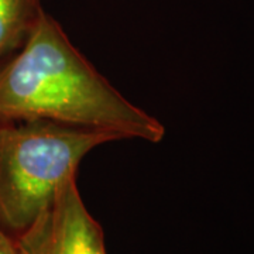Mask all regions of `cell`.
Segmentation results:
<instances>
[{
	"mask_svg": "<svg viewBox=\"0 0 254 254\" xmlns=\"http://www.w3.org/2000/svg\"><path fill=\"white\" fill-rule=\"evenodd\" d=\"M46 120L160 143L164 126L110 85L43 11L17 53L0 65V126Z\"/></svg>",
	"mask_w": 254,
	"mask_h": 254,
	"instance_id": "6da1fadb",
	"label": "cell"
},
{
	"mask_svg": "<svg viewBox=\"0 0 254 254\" xmlns=\"http://www.w3.org/2000/svg\"><path fill=\"white\" fill-rule=\"evenodd\" d=\"M123 137L46 120L0 126V227L17 236L54 200L95 147Z\"/></svg>",
	"mask_w": 254,
	"mask_h": 254,
	"instance_id": "7a4b0ae2",
	"label": "cell"
},
{
	"mask_svg": "<svg viewBox=\"0 0 254 254\" xmlns=\"http://www.w3.org/2000/svg\"><path fill=\"white\" fill-rule=\"evenodd\" d=\"M13 239L18 254H108L102 226L85 206L76 175L68 177L48 208Z\"/></svg>",
	"mask_w": 254,
	"mask_h": 254,
	"instance_id": "3957f363",
	"label": "cell"
},
{
	"mask_svg": "<svg viewBox=\"0 0 254 254\" xmlns=\"http://www.w3.org/2000/svg\"><path fill=\"white\" fill-rule=\"evenodd\" d=\"M43 11L41 0H0V65L24 46Z\"/></svg>",
	"mask_w": 254,
	"mask_h": 254,
	"instance_id": "277c9868",
	"label": "cell"
},
{
	"mask_svg": "<svg viewBox=\"0 0 254 254\" xmlns=\"http://www.w3.org/2000/svg\"><path fill=\"white\" fill-rule=\"evenodd\" d=\"M0 254H18L13 236L0 227Z\"/></svg>",
	"mask_w": 254,
	"mask_h": 254,
	"instance_id": "5b68a950",
	"label": "cell"
}]
</instances>
